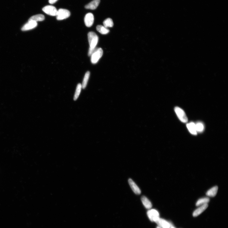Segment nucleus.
<instances>
[{
  "label": "nucleus",
  "mask_w": 228,
  "mask_h": 228,
  "mask_svg": "<svg viewBox=\"0 0 228 228\" xmlns=\"http://www.w3.org/2000/svg\"><path fill=\"white\" fill-rule=\"evenodd\" d=\"M128 183L134 193L137 195H140L141 194L140 189L132 179H129Z\"/></svg>",
  "instance_id": "1a4fd4ad"
},
{
  "label": "nucleus",
  "mask_w": 228,
  "mask_h": 228,
  "mask_svg": "<svg viewBox=\"0 0 228 228\" xmlns=\"http://www.w3.org/2000/svg\"><path fill=\"white\" fill-rule=\"evenodd\" d=\"M42 10L45 13L50 16H57L58 10L53 6H47L44 7Z\"/></svg>",
  "instance_id": "39448f33"
},
{
  "label": "nucleus",
  "mask_w": 228,
  "mask_h": 228,
  "mask_svg": "<svg viewBox=\"0 0 228 228\" xmlns=\"http://www.w3.org/2000/svg\"><path fill=\"white\" fill-rule=\"evenodd\" d=\"M88 39L90 46L89 48H96L98 42L99 37L94 32H90L88 34Z\"/></svg>",
  "instance_id": "f257e3e1"
},
{
  "label": "nucleus",
  "mask_w": 228,
  "mask_h": 228,
  "mask_svg": "<svg viewBox=\"0 0 228 228\" xmlns=\"http://www.w3.org/2000/svg\"><path fill=\"white\" fill-rule=\"evenodd\" d=\"M103 54V51L101 48H96L91 55V60L93 64H96L102 58Z\"/></svg>",
  "instance_id": "f03ea898"
},
{
  "label": "nucleus",
  "mask_w": 228,
  "mask_h": 228,
  "mask_svg": "<svg viewBox=\"0 0 228 228\" xmlns=\"http://www.w3.org/2000/svg\"><path fill=\"white\" fill-rule=\"evenodd\" d=\"M200 207L198 208L194 211L193 213V216L196 217L204 211L208 207V204H205L202 205L200 206Z\"/></svg>",
  "instance_id": "9b49d317"
},
{
  "label": "nucleus",
  "mask_w": 228,
  "mask_h": 228,
  "mask_svg": "<svg viewBox=\"0 0 228 228\" xmlns=\"http://www.w3.org/2000/svg\"><path fill=\"white\" fill-rule=\"evenodd\" d=\"M156 228H161L160 227H158Z\"/></svg>",
  "instance_id": "393cba45"
},
{
  "label": "nucleus",
  "mask_w": 228,
  "mask_h": 228,
  "mask_svg": "<svg viewBox=\"0 0 228 228\" xmlns=\"http://www.w3.org/2000/svg\"><path fill=\"white\" fill-rule=\"evenodd\" d=\"M37 23L34 21H28L27 23L25 24L22 28V30L26 31L32 29L37 27Z\"/></svg>",
  "instance_id": "6e6552de"
},
{
  "label": "nucleus",
  "mask_w": 228,
  "mask_h": 228,
  "mask_svg": "<svg viewBox=\"0 0 228 228\" xmlns=\"http://www.w3.org/2000/svg\"><path fill=\"white\" fill-rule=\"evenodd\" d=\"M187 127L190 133L193 135H196L197 132L195 123L193 122L190 123L187 125Z\"/></svg>",
  "instance_id": "2eb2a0df"
},
{
  "label": "nucleus",
  "mask_w": 228,
  "mask_h": 228,
  "mask_svg": "<svg viewBox=\"0 0 228 228\" xmlns=\"http://www.w3.org/2000/svg\"><path fill=\"white\" fill-rule=\"evenodd\" d=\"M210 201V199L208 197L201 198L197 201L196 204V206H200L205 204H208Z\"/></svg>",
  "instance_id": "a211bd4d"
},
{
  "label": "nucleus",
  "mask_w": 228,
  "mask_h": 228,
  "mask_svg": "<svg viewBox=\"0 0 228 228\" xmlns=\"http://www.w3.org/2000/svg\"><path fill=\"white\" fill-rule=\"evenodd\" d=\"M103 25L105 27L107 28L108 27H112L114 26V23L113 20L110 18H108L105 20L103 22Z\"/></svg>",
  "instance_id": "412c9836"
},
{
  "label": "nucleus",
  "mask_w": 228,
  "mask_h": 228,
  "mask_svg": "<svg viewBox=\"0 0 228 228\" xmlns=\"http://www.w3.org/2000/svg\"><path fill=\"white\" fill-rule=\"evenodd\" d=\"M175 113L179 119L183 123H186L188 121V119L184 110L180 107H176L175 108Z\"/></svg>",
  "instance_id": "20e7f679"
},
{
  "label": "nucleus",
  "mask_w": 228,
  "mask_h": 228,
  "mask_svg": "<svg viewBox=\"0 0 228 228\" xmlns=\"http://www.w3.org/2000/svg\"><path fill=\"white\" fill-rule=\"evenodd\" d=\"M100 0H93L85 6L86 9L94 10L96 9L99 5Z\"/></svg>",
  "instance_id": "9d476101"
},
{
  "label": "nucleus",
  "mask_w": 228,
  "mask_h": 228,
  "mask_svg": "<svg viewBox=\"0 0 228 228\" xmlns=\"http://www.w3.org/2000/svg\"><path fill=\"white\" fill-rule=\"evenodd\" d=\"M147 214L149 220L152 222H155L159 218V213L154 209L149 210Z\"/></svg>",
  "instance_id": "423d86ee"
},
{
  "label": "nucleus",
  "mask_w": 228,
  "mask_h": 228,
  "mask_svg": "<svg viewBox=\"0 0 228 228\" xmlns=\"http://www.w3.org/2000/svg\"><path fill=\"white\" fill-rule=\"evenodd\" d=\"M82 88L81 84V83L78 84L74 96V100H76L78 98H79Z\"/></svg>",
  "instance_id": "aec40b11"
},
{
  "label": "nucleus",
  "mask_w": 228,
  "mask_h": 228,
  "mask_svg": "<svg viewBox=\"0 0 228 228\" xmlns=\"http://www.w3.org/2000/svg\"><path fill=\"white\" fill-rule=\"evenodd\" d=\"M70 15L69 11L65 9H60L58 11L57 19L61 20L68 18Z\"/></svg>",
  "instance_id": "7ed1b4c3"
},
{
  "label": "nucleus",
  "mask_w": 228,
  "mask_h": 228,
  "mask_svg": "<svg viewBox=\"0 0 228 228\" xmlns=\"http://www.w3.org/2000/svg\"><path fill=\"white\" fill-rule=\"evenodd\" d=\"M141 200L144 206L147 209H150L152 207V204L151 202L145 196H143L141 197Z\"/></svg>",
  "instance_id": "4468645a"
},
{
  "label": "nucleus",
  "mask_w": 228,
  "mask_h": 228,
  "mask_svg": "<svg viewBox=\"0 0 228 228\" xmlns=\"http://www.w3.org/2000/svg\"><path fill=\"white\" fill-rule=\"evenodd\" d=\"M218 187L215 186L208 190L206 193L207 196L210 197H214L217 194Z\"/></svg>",
  "instance_id": "ddd939ff"
},
{
  "label": "nucleus",
  "mask_w": 228,
  "mask_h": 228,
  "mask_svg": "<svg viewBox=\"0 0 228 228\" xmlns=\"http://www.w3.org/2000/svg\"><path fill=\"white\" fill-rule=\"evenodd\" d=\"M96 29L99 32L103 35L107 34L109 32V29L102 25L97 26Z\"/></svg>",
  "instance_id": "f3484780"
},
{
  "label": "nucleus",
  "mask_w": 228,
  "mask_h": 228,
  "mask_svg": "<svg viewBox=\"0 0 228 228\" xmlns=\"http://www.w3.org/2000/svg\"><path fill=\"white\" fill-rule=\"evenodd\" d=\"M90 75V73L88 71L85 75L83 83L81 84L82 88L83 89H85L86 87Z\"/></svg>",
  "instance_id": "6ab92c4d"
},
{
  "label": "nucleus",
  "mask_w": 228,
  "mask_h": 228,
  "mask_svg": "<svg viewBox=\"0 0 228 228\" xmlns=\"http://www.w3.org/2000/svg\"><path fill=\"white\" fill-rule=\"evenodd\" d=\"M155 222L163 228H170V223L163 219L159 218Z\"/></svg>",
  "instance_id": "f8f14e48"
},
{
  "label": "nucleus",
  "mask_w": 228,
  "mask_h": 228,
  "mask_svg": "<svg viewBox=\"0 0 228 228\" xmlns=\"http://www.w3.org/2000/svg\"><path fill=\"white\" fill-rule=\"evenodd\" d=\"M170 228H175L170 223Z\"/></svg>",
  "instance_id": "b1692460"
},
{
  "label": "nucleus",
  "mask_w": 228,
  "mask_h": 228,
  "mask_svg": "<svg viewBox=\"0 0 228 228\" xmlns=\"http://www.w3.org/2000/svg\"><path fill=\"white\" fill-rule=\"evenodd\" d=\"M45 19V17L43 14H39L33 16L29 19L28 21H34L36 22L42 21Z\"/></svg>",
  "instance_id": "dca6fc26"
},
{
  "label": "nucleus",
  "mask_w": 228,
  "mask_h": 228,
  "mask_svg": "<svg viewBox=\"0 0 228 228\" xmlns=\"http://www.w3.org/2000/svg\"><path fill=\"white\" fill-rule=\"evenodd\" d=\"M196 126L197 132L201 133L203 131L204 127L202 123L201 122L197 123L196 124Z\"/></svg>",
  "instance_id": "4be33fe9"
},
{
  "label": "nucleus",
  "mask_w": 228,
  "mask_h": 228,
  "mask_svg": "<svg viewBox=\"0 0 228 228\" xmlns=\"http://www.w3.org/2000/svg\"><path fill=\"white\" fill-rule=\"evenodd\" d=\"M94 17L93 14L88 13L86 15L84 18V22L86 26L88 27H91L94 22Z\"/></svg>",
  "instance_id": "0eeeda50"
},
{
  "label": "nucleus",
  "mask_w": 228,
  "mask_h": 228,
  "mask_svg": "<svg viewBox=\"0 0 228 228\" xmlns=\"http://www.w3.org/2000/svg\"><path fill=\"white\" fill-rule=\"evenodd\" d=\"M58 1V0H49L48 2L51 4H53L57 2Z\"/></svg>",
  "instance_id": "5701e85b"
}]
</instances>
